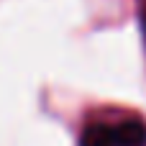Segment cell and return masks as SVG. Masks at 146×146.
I'll return each mask as SVG.
<instances>
[{
  "mask_svg": "<svg viewBox=\"0 0 146 146\" xmlns=\"http://www.w3.org/2000/svg\"><path fill=\"white\" fill-rule=\"evenodd\" d=\"M80 146H146V126L141 121L92 123L85 128Z\"/></svg>",
  "mask_w": 146,
  "mask_h": 146,
  "instance_id": "obj_1",
  "label": "cell"
}]
</instances>
